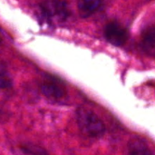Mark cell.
Returning <instances> with one entry per match:
<instances>
[{"mask_svg": "<svg viewBox=\"0 0 155 155\" xmlns=\"http://www.w3.org/2000/svg\"><path fill=\"white\" fill-rule=\"evenodd\" d=\"M141 45L144 51L153 54L155 52V26L146 27L142 34Z\"/></svg>", "mask_w": 155, "mask_h": 155, "instance_id": "6", "label": "cell"}, {"mask_svg": "<svg viewBox=\"0 0 155 155\" xmlns=\"http://www.w3.org/2000/svg\"><path fill=\"white\" fill-rule=\"evenodd\" d=\"M39 8L44 20L49 23L64 21L69 15L67 4L63 1L43 2L40 4Z\"/></svg>", "mask_w": 155, "mask_h": 155, "instance_id": "2", "label": "cell"}, {"mask_svg": "<svg viewBox=\"0 0 155 155\" xmlns=\"http://www.w3.org/2000/svg\"><path fill=\"white\" fill-rule=\"evenodd\" d=\"M0 80H1V83H0V85H1V88L2 89H6V88H10L13 84V82H12V79L10 78L9 74H8V72L5 69V66L4 64H2L1 65V70H0Z\"/></svg>", "mask_w": 155, "mask_h": 155, "instance_id": "9", "label": "cell"}, {"mask_svg": "<svg viewBox=\"0 0 155 155\" xmlns=\"http://www.w3.org/2000/svg\"><path fill=\"white\" fill-rule=\"evenodd\" d=\"M40 89L45 97L53 101L61 100L66 94V91L64 86L55 80H47L41 84Z\"/></svg>", "mask_w": 155, "mask_h": 155, "instance_id": "4", "label": "cell"}, {"mask_svg": "<svg viewBox=\"0 0 155 155\" xmlns=\"http://www.w3.org/2000/svg\"><path fill=\"white\" fill-rule=\"evenodd\" d=\"M21 150L26 155H48L42 147L35 145V144H32V143L22 145Z\"/></svg>", "mask_w": 155, "mask_h": 155, "instance_id": "8", "label": "cell"}, {"mask_svg": "<svg viewBox=\"0 0 155 155\" xmlns=\"http://www.w3.org/2000/svg\"><path fill=\"white\" fill-rule=\"evenodd\" d=\"M102 6H103V2L97 0L80 1L77 5L79 15L84 18L89 17L92 15L95 14L102 8Z\"/></svg>", "mask_w": 155, "mask_h": 155, "instance_id": "5", "label": "cell"}, {"mask_svg": "<svg viewBox=\"0 0 155 155\" xmlns=\"http://www.w3.org/2000/svg\"><path fill=\"white\" fill-rule=\"evenodd\" d=\"M128 155H153L145 142L140 138L130 141L128 144Z\"/></svg>", "mask_w": 155, "mask_h": 155, "instance_id": "7", "label": "cell"}, {"mask_svg": "<svg viewBox=\"0 0 155 155\" xmlns=\"http://www.w3.org/2000/svg\"><path fill=\"white\" fill-rule=\"evenodd\" d=\"M76 122L80 130L89 137L99 138L105 133V125L102 119L92 110L80 107L75 113Z\"/></svg>", "mask_w": 155, "mask_h": 155, "instance_id": "1", "label": "cell"}, {"mask_svg": "<svg viewBox=\"0 0 155 155\" xmlns=\"http://www.w3.org/2000/svg\"><path fill=\"white\" fill-rule=\"evenodd\" d=\"M104 35L107 42L115 46L124 45L129 37L127 29L116 21H112L106 24L104 29Z\"/></svg>", "mask_w": 155, "mask_h": 155, "instance_id": "3", "label": "cell"}]
</instances>
